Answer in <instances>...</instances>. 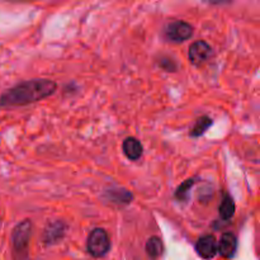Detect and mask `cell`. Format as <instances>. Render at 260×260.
I'll return each mask as SVG.
<instances>
[{"instance_id":"cell-1","label":"cell","mask_w":260,"mask_h":260,"mask_svg":"<svg viewBox=\"0 0 260 260\" xmlns=\"http://www.w3.org/2000/svg\"><path fill=\"white\" fill-rule=\"evenodd\" d=\"M56 83L48 79H33L22 81L0 95V108L22 107L51 96L56 91Z\"/></svg>"},{"instance_id":"cell-2","label":"cell","mask_w":260,"mask_h":260,"mask_svg":"<svg viewBox=\"0 0 260 260\" xmlns=\"http://www.w3.org/2000/svg\"><path fill=\"white\" fill-rule=\"evenodd\" d=\"M32 236V222L24 220L12 233V249L14 260H28V246Z\"/></svg>"},{"instance_id":"cell-3","label":"cell","mask_w":260,"mask_h":260,"mask_svg":"<svg viewBox=\"0 0 260 260\" xmlns=\"http://www.w3.org/2000/svg\"><path fill=\"white\" fill-rule=\"evenodd\" d=\"M111 249L108 233L104 229L96 228L86 239V250L94 258H103Z\"/></svg>"},{"instance_id":"cell-4","label":"cell","mask_w":260,"mask_h":260,"mask_svg":"<svg viewBox=\"0 0 260 260\" xmlns=\"http://www.w3.org/2000/svg\"><path fill=\"white\" fill-rule=\"evenodd\" d=\"M165 36L173 42H184L192 38L193 27L184 20H174L165 27Z\"/></svg>"},{"instance_id":"cell-5","label":"cell","mask_w":260,"mask_h":260,"mask_svg":"<svg viewBox=\"0 0 260 260\" xmlns=\"http://www.w3.org/2000/svg\"><path fill=\"white\" fill-rule=\"evenodd\" d=\"M211 56H212V47L206 41H196L188 50V58L194 66L203 65L207 62Z\"/></svg>"},{"instance_id":"cell-6","label":"cell","mask_w":260,"mask_h":260,"mask_svg":"<svg viewBox=\"0 0 260 260\" xmlns=\"http://www.w3.org/2000/svg\"><path fill=\"white\" fill-rule=\"evenodd\" d=\"M196 251L203 259H212L217 254V241L213 235H205L196 243Z\"/></svg>"},{"instance_id":"cell-7","label":"cell","mask_w":260,"mask_h":260,"mask_svg":"<svg viewBox=\"0 0 260 260\" xmlns=\"http://www.w3.org/2000/svg\"><path fill=\"white\" fill-rule=\"evenodd\" d=\"M236 248H238L236 236L233 233L222 234L220 243L217 244V253H220V255H222L223 258L230 259L235 255Z\"/></svg>"},{"instance_id":"cell-8","label":"cell","mask_w":260,"mask_h":260,"mask_svg":"<svg viewBox=\"0 0 260 260\" xmlns=\"http://www.w3.org/2000/svg\"><path fill=\"white\" fill-rule=\"evenodd\" d=\"M65 230L66 226L63 225V222H60V221L50 222L46 226L45 233H43V241L48 245L57 243L58 240H61L65 236Z\"/></svg>"},{"instance_id":"cell-9","label":"cell","mask_w":260,"mask_h":260,"mask_svg":"<svg viewBox=\"0 0 260 260\" xmlns=\"http://www.w3.org/2000/svg\"><path fill=\"white\" fill-rule=\"evenodd\" d=\"M122 150H123V154L126 155L127 159L135 161V160H139L142 156L144 146L136 137H127V139H124L123 144H122Z\"/></svg>"},{"instance_id":"cell-10","label":"cell","mask_w":260,"mask_h":260,"mask_svg":"<svg viewBox=\"0 0 260 260\" xmlns=\"http://www.w3.org/2000/svg\"><path fill=\"white\" fill-rule=\"evenodd\" d=\"M218 215L222 221H230L235 215V202L230 194L223 196L222 202L218 207Z\"/></svg>"},{"instance_id":"cell-11","label":"cell","mask_w":260,"mask_h":260,"mask_svg":"<svg viewBox=\"0 0 260 260\" xmlns=\"http://www.w3.org/2000/svg\"><path fill=\"white\" fill-rule=\"evenodd\" d=\"M107 197L111 202L116 203V205H129V202L132 201V193L129 190L126 189H114V190H108L107 193Z\"/></svg>"},{"instance_id":"cell-12","label":"cell","mask_w":260,"mask_h":260,"mask_svg":"<svg viewBox=\"0 0 260 260\" xmlns=\"http://www.w3.org/2000/svg\"><path fill=\"white\" fill-rule=\"evenodd\" d=\"M164 251V245L162 241L157 236H151L146 243V254L152 259H156L161 256Z\"/></svg>"},{"instance_id":"cell-13","label":"cell","mask_w":260,"mask_h":260,"mask_svg":"<svg viewBox=\"0 0 260 260\" xmlns=\"http://www.w3.org/2000/svg\"><path fill=\"white\" fill-rule=\"evenodd\" d=\"M211 124H212V119H211L208 116H202L201 118H198L197 121H196L194 126H193L192 129H190L189 132L190 137L202 136V135L210 128Z\"/></svg>"},{"instance_id":"cell-14","label":"cell","mask_w":260,"mask_h":260,"mask_svg":"<svg viewBox=\"0 0 260 260\" xmlns=\"http://www.w3.org/2000/svg\"><path fill=\"white\" fill-rule=\"evenodd\" d=\"M194 184V179H187L184 183L179 185L175 190V198L179 201H187L189 197V190L190 188Z\"/></svg>"},{"instance_id":"cell-15","label":"cell","mask_w":260,"mask_h":260,"mask_svg":"<svg viewBox=\"0 0 260 260\" xmlns=\"http://www.w3.org/2000/svg\"><path fill=\"white\" fill-rule=\"evenodd\" d=\"M160 66L162 69H165L167 71H175L177 70V63L172 60V58H161L159 61Z\"/></svg>"}]
</instances>
